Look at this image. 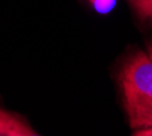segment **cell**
<instances>
[{
    "label": "cell",
    "mask_w": 152,
    "mask_h": 136,
    "mask_svg": "<svg viewBox=\"0 0 152 136\" xmlns=\"http://www.w3.org/2000/svg\"><path fill=\"white\" fill-rule=\"evenodd\" d=\"M0 124L12 136H39L28 125H26L22 120H19L18 117H15V116L7 113L4 110H1V114H0Z\"/></svg>",
    "instance_id": "7a4b0ae2"
},
{
    "label": "cell",
    "mask_w": 152,
    "mask_h": 136,
    "mask_svg": "<svg viewBox=\"0 0 152 136\" xmlns=\"http://www.w3.org/2000/svg\"><path fill=\"white\" fill-rule=\"evenodd\" d=\"M0 136H12L11 133H8L3 127H1V124H0Z\"/></svg>",
    "instance_id": "8992f818"
},
{
    "label": "cell",
    "mask_w": 152,
    "mask_h": 136,
    "mask_svg": "<svg viewBox=\"0 0 152 136\" xmlns=\"http://www.w3.org/2000/svg\"><path fill=\"white\" fill-rule=\"evenodd\" d=\"M90 1L94 4L95 8L98 10V11H102V12L109 11L114 4V0H90Z\"/></svg>",
    "instance_id": "277c9868"
},
{
    "label": "cell",
    "mask_w": 152,
    "mask_h": 136,
    "mask_svg": "<svg viewBox=\"0 0 152 136\" xmlns=\"http://www.w3.org/2000/svg\"><path fill=\"white\" fill-rule=\"evenodd\" d=\"M0 114H1V109H0Z\"/></svg>",
    "instance_id": "ba28073f"
},
{
    "label": "cell",
    "mask_w": 152,
    "mask_h": 136,
    "mask_svg": "<svg viewBox=\"0 0 152 136\" xmlns=\"http://www.w3.org/2000/svg\"><path fill=\"white\" fill-rule=\"evenodd\" d=\"M133 136H152V128H139Z\"/></svg>",
    "instance_id": "5b68a950"
},
{
    "label": "cell",
    "mask_w": 152,
    "mask_h": 136,
    "mask_svg": "<svg viewBox=\"0 0 152 136\" xmlns=\"http://www.w3.org/2000/svg\"><path fill=\"white\" fill-rule=\"evenodd\" d=\"M148 56L152 59V44H149V46H148Z\"/></svg>",
    "instance_id": "52a82bcc"
},
{
    "label": "cell",
    "mask_w": 152,
    "mask_h": 136,
    "mask_svg": "<svg viewBox=\"0 0 152 136\" xmlns=\"http://www.w3.org/2000/svg\"><path fill=\"white\" fill-rule=\"evenodd\" d=\"M129 1L141 18L152 21V0H129Z\"/></svg>",
    "instance_id": "3957f363"
},
{
    "label": "cell",
    "mask_w": 152,
    "mask_h": 136,
    "mask_svg": "<svg viewBox=\"0 0 152 136\" xmlns=\"http://www.w3.org/2000/svg\"><path fill=\"white\" fill-rule=\"evenodd\" d=\"M120 83L130 127L152 128V59L137 52L121 68Z\"/></svg>",
    "instance_id": "6da1fadb"
}]
</instances>
